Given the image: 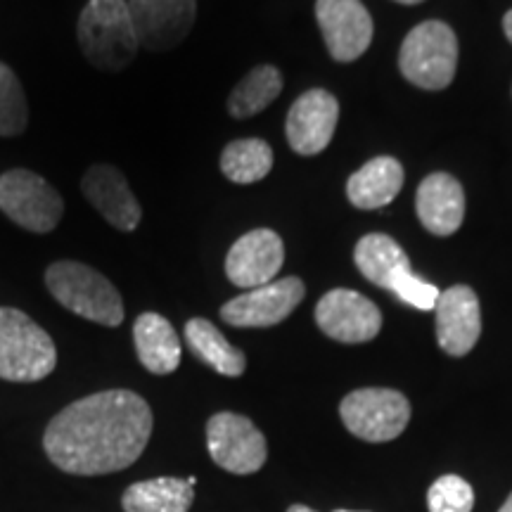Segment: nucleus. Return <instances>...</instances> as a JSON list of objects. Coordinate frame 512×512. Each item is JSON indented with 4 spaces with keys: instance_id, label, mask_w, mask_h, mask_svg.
Instances as JSON below:
<instances>
[{
    "instance_id": "obj_1",
    "label": "nucleus",
    "mask_w": 512,
    "mask_h": 512,
    "mask_svg": "<svg viewBox=\"0 0 512 512\" xmlns=\"http://www.w3.org/2000/svg\"><path fill=\"white\" fill-rule=\"evenodd\" d=\"M152 411L143 396L107 389L69 403L48 422L43 448L69 475H110L131 467L152 434Z\"/></svg>"
},
{
    "instance_id": "obj_2",
    "label": "nucleus",
    "mask_w": 512,
    "mask_h": 512,
    "mask_svg": "<svg viewBox=\"0 0 512 512\" xmlns=\"http://www.w3.org/2000/svg\"><path fill=\"white\" fill-rule=\"evenodd\" d=\"M76 36L86 60L102 72H124L140 50L128 0H88Z\"/></svg>"
},
{
    "instance_id": "obj_3",
    "label": "nucleus",
    "mask_w": 512,
    "mask_h": 512,
    "mask_svg": "<svg viewBox=\"0 0 512 512\" xmlns=\"http://www.w3.org/2000/svg\"><path fill=\"white\" fill-rule=\"evenodd\" d=\"M46 285L64 309L93 323L119 328L124 323V299L117 287L81 261H55L46 271Z\"/></svg>"
},
{
    "instance_id": "obj_4",
    "label": "nucleus",
    "mask_w": 512,
    "mask_h": 512,
    "mask_svg": "<svg viewBox=\"0 0 512 512\" xmlns=\"http://www.w3.org/2000/svg\"><path fill=\"white\" fill-rule=\"evenodd\" d=\"M354 261L373 285L389 290L401 302L415 306L420 311H432L437 306L439 290L413 273L411 261L399 242L382 233H370L358 240Z\"/></svg>"
},
{
    "instance_id": "obj_5",
    "label": "nucleus",
    "mask_w": 512,
    "mask_h": 512,
    "mask_svg": "<svg viewBox=\"0 0 512 512\" xmlns=\"http://www.w3.org/2000/svg\"><path fill=\"white\" fill-rule=\"evenodd\" d=\"M57 366L50 335L24 311L0 309V380L38 382Z\"/></svg>"
},
{
    "instance_id": "obj_6",
    "label": "nucleus",
    "mask_w": 512,
    "mask_h": 512,
    "mask_svg": "<svg viewBox=\"0 0 512 512\" xmlns=\"http://www.w3.org/2000/svg\"><path fill=\"white\" fill-rule=\"evenodd\" d=\"M458 67V38L448 24L430 19L411 29L399 53V69L408 81L425 91L451 86Z\"/></svg>"
},
{
    "instance_id": "obj_7",
    "label": "nucleus",
    "mask_w": 512,
    "mask_h": 512,
    "mask_svg": "<svg viewBox=\"0 0 512 512\" xmlns=\"http://www.w3.org/2000/svg\"><path fill=\"white\" fill-rule=\"evenodd\" d=\"M0 211L19 228L43 235L60 226L64 202L43 176L12 169L0 176Z\"/></svg>"
},
{
    "instance_id": "obj_8",
    "label": "nucleus",
    "mask_w": 512,
    "mask_h": 512,
    "mask_svg": "<svg viewBox=\"0 0 512 512\" xmlns=\"http://www.w3.org/2000/svg\"><path fill=\"white\" fill-rule=\"evenodd\" d=\"M339 415L354 437L370 444H384L408 427L411 403L396 389H356L339 403Z\"/></svg>"
},
{
    "instance_id": "obj_9",
    "label": "nucleus",
    "mask_w": 512,
    "mask_h": 512,
    "mask_svg": "<svg viewBox=\"0 0 512 512\" xmlns=\"http://www.w3.org/2000/svg\"><path fill=\"white\" fill-rule=\"evenodd\" d=\"M207 448L214 463L233 475H254L268 458L266 437L259 427L245 415L228 411L207 422Z\"/></svg>"
},
{
    "instance_id": "obj_10",
    "label": "nucleus",
    "mask_w": 512,
    "mask_h": 512,
    "mask_svg": "<svg viewBox=\"0 0 512 512\" xmlns=\"http://www.w3.org/2000/svg\"><path fill=\"white\" fill-rule=\"evenodd\" d=\"M306 287L297 275L245 290L221 306V318L233 328H271L302 304Z\"/></svg>"
},
{
    "instance_id": "obj_11",
    "label": "nucleus",
    "mask_w": 512,
    "mask_h": 512,
    "mask_svg": "<svg viewBox=\"0 0 512 512\" xmlns=\"http://www.w3.org/2000/svg\"><path fill=\"white\" fill-rule=\"evenodd\" d=\"M316 323L330 339L342 344H363L380 335L382 313L368 297L339 287L320 297Z\"/></svg>"
},
{
    "instance_id": "obj_12",
    "label": "nucleus",
    "mask_w": 512,
    "mask_h": 512,
    "mask_svg": "<svg viewBox=\"0 0 512 512\" xmlns=\"http://www.w3.org/2000/svg\"><path fill=\"white\" fill-rule=\"evenodd\" d=\"M138 43L150 53H164L188 38L197 0H128Z\"/></svg>"
},
{
    "instance_id": "obj_13",
    "label": "nucleus",
    "mask_w": 512,
    "mask_h": 512,
    "mask_svg": "<svg viewBox=\"0 0 512 512\" xmlns=\"http://www.w3.org/2000/svg\"><path fill=\"white\" fill-rule=\"evenodd\" d=\"M316 19L337 62H354L370 48L373 17L361 0H316Z\"/></svg>"
},
{
    "instance_id": "obj_14",
    "label": "nucleus",
    "mask_w": 512,
    "mask_h": 512,
    "mask_svg": "<svg viewBox=\"0 0 512 512\" xmlns=\"http://www.w3.org/2000/svg\"><path fill=\"white\" fill-rule=\"evenodd\" d=\"M285 264V245L271 228L249 230L230 247L226 256V275L235 287H254L273 283Z\"/></svg>"
},
{
    "instance_id": "obj_15",
    "label": "nucleus",
    "mask_w": 512,
    "mask_h": 512,
    "mask_svg": "<svg viewBox=\"0 0 512 512\" xmlns=\"http://www.w3.org/2000/svg\"><path fill=\"white\" fill-rule=\"evenodd\" d=\"M339 119V102L323 88H313L294 100L287 114L285 133L297 155L311 157L323 152L335 136Z\"/></svg>"
},
{
    "instance_id": "obj_16",
    "label": "nucleus",
    "mask_w": 512,
    "mask_h": 512,
    "mask_svg": "<svg viewBox=\"0 0 512 512\" xmlns=\"http://www.w3.org/2000/svg\"><path fill=\"white\" fill-rule=\"evenodd\" d=\"M437 342L448 356H465L475 349L482 335V311L472 287L453 285L439 294L437 306Z\"/></svg>"
},
{
    "instance_id": "obj_17",
    "label": "nucleus",
    "mask_w": 512,
    "mask_h": 512,
    "mask_svg": "<svg viewBox=\"0 0 512 512\" xmlns=\"http://www.w3.org/2000/svg\"><path fill=\"white\" fill-rule=\"evenodd\" d=\"M81 190L93 209L100 211V216L110 226L124 233H133L143 219V209L128 188L124 174L112 164H95L86 171L81 181Z\"/></svg>"
},
{
    "instance_id": "obj_18",
    "label": "nucleus",
    "mask_w": 512,
    "mask_h": 512,
    "mask_svg": "<svg viewBox=\"0 0 512 512\" xmlns=\"http://www.w3.org/2000/svg\"><path fill=\"white\" fill-rule=\"evenodd\" d=\"M415 211L432 235L448 238L463 226L465 219L463 185L448 174H430L415 195Z\"/></svg>"
},
{
    "instance_id": "obj_19",
    "label": "nucleus",
    "mask_w": 512,
    "mask_h": 512,
    "mask_svg": "<svg viewBox=\"0 0 512 512\" xmlns=\"http://www.w3.org/2000/svg\"><path fill=\"white\" fill-rule=\"evenodd\" d=\"M136 351L145 370L155 375H169L181 366V339L174 325L159 313L147 311L133 325Z\"/></svg>"
},
{
    "instance_id": "obj_20",
    "label": "nucleus",
    "mask_w": 512,
    "mask_h": 512,
    "mask_svg": "<svg viewBox=\"0 0 512 512\" xmlns=\"http://www.w3.org/2000/svg\"><path fill=\"white\" fill-rule=\"evenodd\" d=\"M403 188V169L394 157L370 159L347 183L349 202L358 209H380L399 195Z\"/></svg>"
},
{
    "instance_id": "obj_21",
    "label": "nucleus",
    "mask_w": 512,
    "mask_h": 512,
    "mask_svg": "<svg viewBox=\"0 0 512 512\" xmlns=\"http://www.w3.org/2000/svg\"><path fill=\"white\" fill-rule=\"evenodd\" d=\"M192 501L195 486L178 477H157L131 484L121 496L126 512H188Z\"/></svg>"
},
{
    "instance_id": "obj_22",
    "label": "nucleus",
    "mask_w": 512,
    "mask_h": 512,
    "mask_svg": "<svg viewBox=\"0 0 512 512\" xmlns=\"http://www.w3.org/2000/svg\"><path fill=\"white\" fill-rule=\"evenodd\" d=\"M185 339L192 354L214 368L219 375L226 377H240L247 368V356L240 349H235L221 330L207 318H192L185 325Z\"/></svg>"
},
{
    "instance_id": "obj_23",
    "label": "nucleus",
    "mask_w": 512,
    "mask_h": 512,
    "mask_svg": "<svg viewBox=\"0 0 512 512\" xmlns=\"http://www.w3.org/2000/svg\"><path fill=\"white\" fill-rule=\"evenodd\" d=\"M273 169V150L266 140H233L221 152V171L228 181L252 185L264 181Z\"/></svg>"
},
{
    "instance_id": "obj_24",
    "label": "nucleus",
    "mask_w": 512,
    "mask_h": 512,
    "mask_svg": "<svg viewBox=\"0 0 512 512\" xmlns=\"http://www.w3.org/2000/svg\"><path fill=\"white\" fill-rule=\"evenodd\" d=\"M283 91V76L271 64L254 67L228 98V112L235 119H249L264 112Z\"/></svg>"
},
{
    "instance_id": "obj_25",
    "label": "nucleus",
    "mask_w": 512,
    "mask_h": 512,
    "mask_svg": "<svg viewBox=\"0 0 512 512\" xmlns=\"http://www.w3.org/2000/svg\"><path fill=\"white\" fill-rule=\"evenodd\" d=\"M29 102L22 83L8 64L0 62V136L15 138L27 131Z\"/></svg>"
},
{
    "instance_id": "obj_26",
    "label": "nucleus",
    "mask_w": 512,
    "mask_h": 512,
    "mask_svg": "<svg viewBox=\"0 0 512 512\" xmlns=\"http://www.w3.org/2000/svg\"><path fill=\"white\" fill-rule=\"evenodd\" d=\"M427 508L430 512H472L475 491L463 477L444 475L427 491Z\"/></svg>"
},
{
    "instance_id": "obj_27",
    "label": "nucleus",
    "mask_w": 512,
    "mask_h": 512,
    "mask_svg": "<svg viewBox=\"0 0 512 512\" xmlns=\"http://www.w3.org/2000/svg\"><path fill=\"white\" fill-rule=\"evenodd\" d=\"M503 31H505V36H508V41L512 43V10L505 12V17H503Z\"/></svg>"
},
{
    "instance_id": "obj_28",
    "label": "nucleus",
    "mask_w": 512,
    "mask_h": 512,
    "mask_svg": "<svg viewBox=\"0 0 512 512\" xmlns=\"http://www.w3.org/2000/svg\"><path fill=\"white\" fill-rule=\"evenodd\" d=\"M287 512H316V510H311V508H306V505H292L290 510Z\"/></svg>"
},
{
    "instance_id": "obj_29",
    "label": "nucleus",
    "mask_w": 512,
    "mask_h": 512,
    "mask_svg": "<svg viewBox=\"0 0 512 512\" xmlns=\"http://www.w3.org/2000/svg\"><path fill=\"white\" fill-rule=\"evenodd\" d=\"M498 512H512V494L508 496V501H505V503H503V508H501V510H498Z\"/></svg>"
},
{
    "instance_id": "obj_30",
    "label": "nucleus",
    "mask_w": 512,
    "mask_h": 512,
    "mask_svg": "<svg viewBox=\"0 0 512 512\" xmlns=\"http://www.w3.org/2000/svg\"><path fill=\"white\" fill-rule=\"evenodd\" d=\"M396 3H403V5H418L422 0H396Z\"/></svg>"
},
{
    "instance_id": "obj_31",
    "label": "nucleus",
    "mask_w": 512,
    "mask_h": 512,
    "mask_svg": "<svg viewBox=\"0 0 512 512\" xmlns=\"http://www.w3.org/2000/svg\"><path fill=\"white\" fill-rule=\"evenodd\" d=\"M335 512H351V510H335Z\"/></svg>"
}]
</instances>
